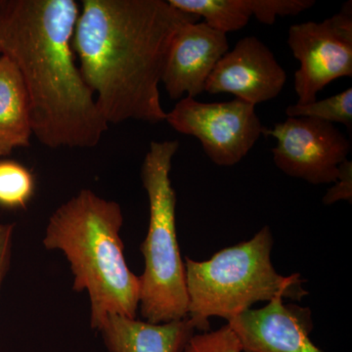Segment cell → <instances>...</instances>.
<instances>
[{"label": "cell", "instance_id": "9c48e42d", "mask_svg": "<svg viewBox=\"0 0 352 352\" xmlns=\"http://www.w3.org/2000/svg\"><path fill=\"white\" fill-rule=\"evenodd\" d=\"M287 73L256 36L240 39L215 65L206 82L210 94H229L256 106L272 100L286 85Z\"/></svg>", "mask_w": 352, "mask_h": 352}, {"label": "cell", "instance_id": "e0dca14e", "mask_svg": "<svg viewBox=\"0 0 352 352\" xmlns=\"http://www.w3.org/2000/svg\"><path fill=\"white\" fill-rule=\"evenodd\" d=\"M183 352H243L239 340L228 325L195 333Z\"/></svg>", "mask_w": 352, "mask_h": 352}, {"label": "cell", "instance_id": "6da1fadb", "mask_svg": "<svg viewBox=\"0 0 352 352\" xmlns=\"http://www.w3.org/2000/svg\"><path fill=\"white\" fill-rule=\"evenodd\" d=\"M199 20L164 0H82L72 45L108 124L166 122L159 85L168 50Z\"/></svg>", "mask_w": 352, "mask_h": 352}, {"label": "cell", "instance_id": "7c38bea8", "mask_svg": "<svg viewBox=\"0 0 352 352\" xmlns=\"http://www.w3.org/2000/svg\"><path fill=\"white\" fill-rule=\"evenodd\" d=\"M97 331L109 352H183L196 328L188 317L154 324L111 314Z\"/></svg>", "mask_w": 352, "mask_h": 352}, {"label": "cell", "instance_id": "d6986e66", "mask_svg": "<svg viewBox=\"0 0 352 352\" xmlns=\"http://www.w3.org/2000/svg\"><path fill=\"white\" fill-rule=\"evenodd\" d=\"M340 173L335 185L323 197L325 205H333L339 201L351 203L352 199V162L349 159L339 166Z\"/></svg>", "mask_w": 352, "mask_h": 352}, {"label": "cell", "instance_id": "ffe728a7", "mask_svg": "<svg viewBox=\"0 0 352 352\" xmlns=\"http://www.w3.org/2000/svg\"><path fill=\"white\" fill-rule=\"evenodd\" d=\"M14 223H0V288L10 266Z\"/></svg>", "mask_w": 352, "mask_h": 352}, {"label": "cell", "instance_id": "4fadbf2b", "mask_svg": "<svg viewBox=\"0 0 352 352\" xmlns=\"http://www.w3.org/2000/svg\"><path fill=\"white\" fill-rule=\"evenodd\" d=\"M32 136L31 104L19 69L0 55V157L29 147Z\"/></svg>", "mask_w": 352, "mask_h": 352}, {"label": "cell", "instance_id": "9a60e30c", "mask_svg": "<svg viewBox=\"0 0 352 352\" xmlns=\"http://www.w3.org/2000/svg\"><path fill=\"white\" fill-rule=\"evenodd\" d=\"M36 191V179L17 162L0 161V207L25 210Z\"/></svg>", "mask_w": 352, "mask_h": 352}, {"label": "cell", "instance_id": "5b68a950", "mask_svg": "<svg viewBox=\"0 0 352 352\" xmlns=\"http://www.w3.org/2000/svg\"><path fill=\"white\" fill-rule=\"evenodd\" d=\"M179 141H152L141 166L149 200V227L140 250L145 267L140 280L139 308L145 321L166 323L188 315L185 264L176 234V195L171 164Z\"/></svg>", "mask_w": 352, "mask_h": 352}, {"label": "cell", "instance_id": "30bf717a", "mask_svg": "<svg viewBox=\"0 0 352 352\" xmlns=\"http://www.w3.org/2000/svg\"><path fill=\"white\" fill-rule=\"evenodd\" d=\"M243 352H324L310 339L311 311L276 298L227 322Z\"/></svg>", "mask_w": 352, "mask_h": 352}, {"label": "cell", "instance_id": "5bb4252c", "mask_svg": "<svg viewBox=\"0 0 352 352\" xmlns=\"http://www.w3.org/2000/svg\"><path fill=\"white\" fill-rule=\"evenodd\" d=\"M173 8L204 18L224 34L244 29L252 17L249 0H168Z\"/></svg>", "mask_w": 352, "mask_h": 352}, {"label": "cell", "instance_id": "7a4b0ae2", "mask_svg": "<svg viewBox=\"0 0 352 352\" xmlns=\"http://www.w3.org/2000/svg\"><path fill=\"white\" fill-rule=\"evenodd\" d=\"M75 0L0 1V55L19 69L32 135L51 148H94L109 124L76 63Z\"/></svg>", "mask_w": 352, "mask_h": 352}, {"label": "cell", "instance_id": "2e32d148", "mask_svg": "<svg viewBox=\"0 0 352 352\" xmlns=\"http://www.w3.org/2000/svg\"><path fill=\"white\" fill-rule=\"evenodd\" d=\"M288 118H311L323 122L344 124L347 131L352 129V88L324 100L307 105H289L286 109Z\"/></svg>", "mask_w": 352, "mask_h": 352}, {"label": "cell", "instance_id": "8992f818", "mask_svg": "<svg viewBox=\"0 0 352 352\" xmlns=\"http://www.w3.org/2000/svg\"><path fill=\"white\" fill-rule=\"evenodd\" d=\"M254 107L238 98L204 103L185 97L166 113V122L175 131L198 139L212 163L232 166L249 154L263 135L264 126Z\"/></svg>", "mask_w": 352, "mask_h": 352}, {"label": "cell", "instance_id": "8fae6325", "mask_svg": "<svg viewBox=\"0 0 352 352\" xmlns=\"http://www.w3.org/2000/svg\"><path fill=\"white\" fill-rule=\"evenodd\" d=\"M229 50L226 34L204 21L183 25L170 44L162 82L173 100L186 94L196 98L205 91L215 65Z\"/></svg>", "mask_w": 352, "mask_h": 352}, {"label": "cell", "instance_id": "3957f363", "mask_svg": "<svg viewBox=\"0 0 352 352\" xmlns=\"http://www.w3.org/2000/svg\"><path fill=\"white\" fill-rule=\"evenodd\" d=\"M122 223L117 201L83 189L53 212L46 227L44 247L59 250L68 259L73 289L89 296L95 330L108 315L136 318L138 314L140 280L124 258Z\"/></svg>", "mask_w": 352, "mask_h": 352}, {"label": "cell", "instance_id": "ba28073f", "mask_svg": "<svg viewBox=\"0 0 352 352\" xmlns=\"http://www.w3.org/2000/svg\"><path fill=\"white\" fill-rule=\"evenodd\" d=\"M263 135L276 139L271 152L280 170L314 185L337 182L351 151V140L337 127L311 118H288L272 129L264 126Z\"/></svg>", "mask_w": 352, "mask_h": 352}, {"label": "cell", "instance_id": "277c9868", "mask_svg": "<svg viewBox=\"0 0 352 352\" xmlns=\"http://www.w3.org/2000/svg\"><path fill=\"white\" fill-rule=\"evenodd\" d=\"M272 248V232L264 226L251 240L221 250L208 261L185 258L187 317L196 330L207 332L212 317L228 322L256 302L276 298L300 302L308 295L300 273L282 276L275 270Z\"/></svg>", "mask_w": 352, "mask_h": 352}, {"label": "cell", "instance_id": "52a82bcc", "mask_svg": "<svg viewBox=\"0 0 352 352\" xmlns=\"http://www.w3.org/2000/svg\"><path fill=\"white\" fill-rule=\"evenodd\" d=\"M288 44L300 62L294 87L298 105L317 100V94L333 80L352 76V2L322 22L291 25Z\"/></svg>", "mask_w": 352, "mask_h": 352}, {"label": "cell", "instance_id": "ac0fdd59", "mask_svg": "<svg viewBox=\"0 0 352 352\" xmlns=\"http://www.w3.org/2000/svg\"><path fill=\"white\" fill-rule=\"evenodd\" d=\"M252 16L265 25L274 24L278 16H296L315 4L314 0H249Z\"/></svg>", "mask_w": 352, "mask_h": 352}]
</instances>
